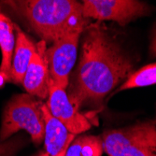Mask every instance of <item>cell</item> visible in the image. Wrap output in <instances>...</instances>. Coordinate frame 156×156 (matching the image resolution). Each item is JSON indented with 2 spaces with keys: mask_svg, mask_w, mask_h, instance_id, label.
Instances as JSON below:
<instances>
[{
  "mask_svg": "<svg viewBox=\"0 0 156 156\" xmlns=\"http://www.w3.org/2000/svg\"><path fill=\"white\" fill-rule=\"evenodd\" d=\"M152 122L156 125V115H155V117H154V119L152 120Z\"/></svg>",
  "mask_w": 156,
  "mask_h": 156,
  "instance_id": "2e32d148",
  "label": "cell"
},
{
  "mask_svg": "<svg viewBox=\"0 0 156 156\" xmlns=\"http://www.w3.org/2000/svg\"><path fill=\"white\" fill-rule=\"evenodd\" d=\"M83 32L75 31L67 34L55 41L45 51L50 78L65 90L68 87L70 73L77 59L80 37Z\"/></svg>",
  "mask_w": 156,
  "mask_h": 156,
  "instance_id": "8992f818",
  "label": "cell"
},
{
  "mask_svg": "<svg viewBox=\"0 0 156 156\" xmlns=\"http://www.w3.org/2000/svg\"><path fill=\"white\" fill-rule=\"evenodd\" d=\"M81 4L84 19L112 21L121 26L151 13L149 4L137 0H84Z\"/></svg>",
  "mask_w": 156,
  "mask_h": 156,
  "instance_id": "5b68a950",
  "label": "cell"
},
{
  "mask_svg": "<svg viewBox=\"0 0 156 156\" xmlns=\"http://www.w3.org/2000/svg\"><path fill=\"white\" fill-rule=\"evenodd\" d=\"M22 16L44 42L59 40L75 31H84L88 21L82 4L74 0H28L5 2Z\"/></svg>",
  "mask_w": 156,
  "mask_h": 156,
  "instance_id": "7a4b0ae2",
  "label": "cell"
},
{
  "mask_svg": "<svg viewBox=\"0 0 156 156\" xmlns=\"http://www.w3.org/2000/svg\"><path fill=\"white\" fill-rule=\"evenodd\" d=\"M153 84H156V63L147 65L136 71H134L130 77L118 88L117 92L146 87Z\"/></svg>",
  "mask_w": 156,
  "mask_h": 156,
  "instance_id": "4fadbf2b",
  "label": "cell"
},
{
  "mask_svg": "<svg viewBox=\"0 0 156 156\" xmlns=\"http://www.w3.org/2000/svg\"><path fill=\"white\" fill-rule=\"evenodd\" d=\"M103 153L101 136L82 135L75 137L65 156H102Z\"/></svg>",
  "mask_w": 156,
  "mask_h": 156,
  "instance_id": "7c38bea8",
  "label": "cell"
},
{
  "mask_svg": "<svg viewBox=\"0 0 156 156\" xmlns=\"http://www.w3.org/2000/svg\"><path fill=\"white\" fill-rule=\"evenodd\" d=\"M46 106L51 114L76 136L91 129L92 123L96 124L89 116L80 111L69 99L66 90L56 85L51 78L49 80V95Z\"/></svg>",
  "mask_w": 156,
  "mask_h": 156,
  "instance_id": "52a82bcc",
  "label": "cell"
},
{
  "mask_svg": "<svg viewBox=\"0 0 156 156\" xmlns=\"http://www.w3.org/2000/svg\"><path fill=\"white\" fill-rule=\"evenodd\" d=\"M136 60L116 32L102 22L85 28L80 58L68 97L81 106H101L105 98L135 71Z\"/></svg>",
  "mask_w": 156,
  "mask_h": 156,
  "instance_id": "6da1fadb",
  "label": "cell"
},
{
  "mask_svg": "<svg viewBox=\"0 0 156 156\" xmlns=\"http://www.w3.org/2000/svg\"><path fill=\"white\" fill-rule=\"evenodd\" d=\"M41 110L45 124L43 140L45 151L50 156H65L76 135L68 131L59 120L51 114L46 104L42 103Z\"/></svg>",
  "mask_w": 156,
  "mask_h": 156,
  "instance_id": "9c48e42d",
  "label": "cell"
},
{
  "mask_svg": "<svg viewBox=\"0 0 156 156\" xmlns=\"http://www.w3.org/2000/svg\"><path fill=\"white\" fill-rule=\"evenodd\" d=\"M33 156H50L46 151H38L37 153H36L35 155H33Z\"/></svg>",
  "mask_w": 156,
  "mask_h": 156,
  "instance_id": "9a60e30c",
  "label": "cell"
},
{
  "mask_svg": "<svg viewBox=\"0 0 156 156\" xmlns=\"http://www.w3.org/2000/svg\"><path fill=\"white\" fill-rule=\"evenodd\" d=\"M101 139L108 156H156V125L152 121L107 130Z\"/></svg>",
  "mask_w": 156,
  "mask_h": 156,
  "instance_id": "277c9868",
  "label": "cell"
},
{
  "mask_svg": "<svg viewBox=\"0 0 156 156\" xmlns=\"http://www.w3.org/2000/svg\"><path fill=\"white\" fill-rule=\"evenodd\" d=\"M150 52L152 57H156V25L154 26L151 37V45H150Z\"/></svg>",
  "mask_w": 156,
  "mask_h": 156,
  "instance_id": "5bb4252c",
  "label": "cell"
},
{
  "mask_svg": "<svg viewBox=\"0 0 156 156\" xmlns=\"http://www.w3.org/2000/svg\"><path fill=\"white\" fill-rule=\"evenodd\" d=\"M15 30L17 33L16 43L11 62L9 81L22 85L32 56L37 51V45H35L16 25Z\"/></svg>",
  "mask_w": 156,
  "mask_h": 156,
  "instance_id": "30bf717a",
  "label": "cell"
},
{
  "mask_svg": "<svg viewBox=\"0 0 156 156\" xmlns=\"http://www.w3.org/2000/svg\"><path fill=\"white\" fill-rule=\"evenodd\" d=\"M14 29L15 24L8 16L0 11V49L2 53L0 77L6 81H9L11 62L16 43Z\"/></svg>",
  "mask_w": 156,
  "mask_h": 156,
  "instance_id": "8fae6325",
  "label": "cell"
},
{
  "mask_svg": "<svg viewBox=\"0 0 156 156\" xmlns=\"http://www.w3.org/2000/svg\"><path fill=\"white\" fill-rule=\"evenodd\" d=\"M42 102L28 94L14 95L8 102L2 116L0 142L20 130L29 134L35 146L44 140V118L41 110Z\"/></svg>",
  "mask_w": 156,
  "mask_h": 156,
  "instance_id": "3957f363",
  "label": "cell"
},
{
  "mask_svg": "<svg viewBox=\"0 0 156 156\" xmlns=\"http://www.w3.org/2000/svg\"><path fill=\"white\" fill-rule=\"evenodd\" d=\"M45 43L42 40L37 43V51L32 56L22 84L28 94L41 100L49 95L50 74L45 56Z\"/></svg>",
  "mask_w": 156,
  "mask_h": 156,
  "instance_id": "ba28073f",
  "label": "cell"
}]
</instances>
